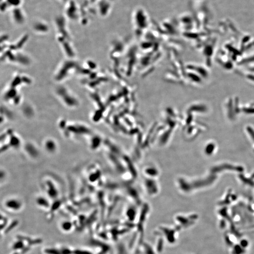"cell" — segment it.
I'll return each mask as SVG.
<instances>
[{
    "label": "cell",
    "mask_w": 254,
    "mask_h": 254,
    "mask_svg": "<svg viewBox=\"0 0 254 254\" xmlns=\"http://www.w3.org/2000/svg\"><path fill=\"white\" fill-rule=\"evenodd\" d=\"M5 206L9 210L13 211L19 210L22 206L21 202L16 199H10L6 201Z\"/></svg>",
    "instance_id": "6da1fadb"
},
{
    "label": "cell",
    "mask_w": 254,
    "mask_h": 254,
    "mask_svg": "<svg viewBox=\"0 0 254 254\" xmlns=\"http://www.w3.org/2000/svg\"><path fill=\"white\" fill-rule=\"evenodd\" d=\"M47 187V192L51 198L55 199L59 196V192L56 186L51 181H47L46 182Z\"/></svg>",
    "instance_id": "7a4b0ae2"
},
{
    "label": "cell",
    "mask_w": 254,
    "mask_h": 254,
    "mask_svg": "<svg viewBox=\"0 0 254 254\" xmlns=\"http://www.w3.org/2000/svg\"><path fill=\"white\" fill-rule=\"evenodd\" d=\"M57 144L54 140L51 139H49L46 140L44 146L45 149L48 153L53 154V153H55L57 150Z\"/></svg>",
    "instance_id": "3957f363"
},
{
    "label": "cell",
    "mask_w": 254,
    "mask_h": 254,
    "mask_svg": "<svg viewBox=\"0 0 254 254\" xmlns=\"http://www.w3.org/2000/svg\"><path fill=\"white\" fill-rule=\"evenodd\" d=\"M36 201L39 206L43 208H46V209L50 208L49 201L44 197H39L37 198Z\"/></svg>",
    "instance_id": "277c9868"
},
{
    "label": "cell",
    "mask_w": 254,
    "mask_h": 254,
    "mask_svg": "<svg viewBox=\"0 0 254 254\" xmlns=\"http://www.w3.org/2000/svg\"><path fill=\"white\" fill-rule=\"evenodd\" d=\"M9 141H10V146L15 148L19 146L21 143L19 139L16 136H14V135L11 136Z\"/></svg>",
    "instance_id": "5b68a950"
},
{
    "label": "cell",
    "mask_w": 254,
    "mask_h": 254,
    "mask_svg": "<svg viewBox=\"0 0 254 254\" xmlns=\"http://www.w3.org/2000/svg\"><path fill=\"white\" fill-rule=\"evenodd\" d=\"M72 223L68 221H66L62 224V228L64 231H68L71 230L72 227Z\"/></svg>",
    "instance_id": "8992f818"
},
{
    "label": "cell",
    "mask_w": 254,
    "mask_h": 254,
    "mask_svg": "<svg viewBox=\"0 0 254 254\" xmlns=\"http://www.w3.org/2000/svg\"><path fill=\"white\" fill-rule=\"evenodd\" d=\"M23 242L21 241H18L14 243L13 245V248L14 249H21L24 248Z\"/></svg>",
    "instance_id": "52a82bcc"
},
{
    "label": "cell",
    "mask_w": 254,
    "mask_h": 254,
    "mask_svg": "<svg viewBox=\"0 0 254 254\" xmlns=\"http://www.w3.org/2000/svg\"><path fill=\"white\" fill-rule=\"evenodd\" d=\"M74 254H90L89 252H87V251H84V250H76L74 252Z\"/></svg>",
    "instance_id": "ba28073f"
}]
</instances>
